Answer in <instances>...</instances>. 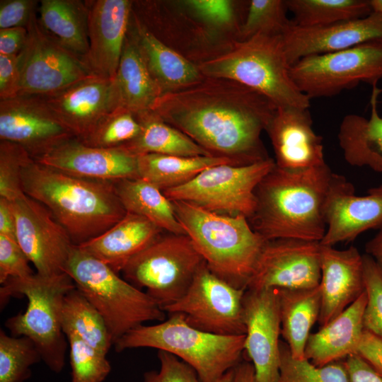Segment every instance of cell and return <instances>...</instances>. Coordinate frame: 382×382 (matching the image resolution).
<instances>
[{
    "mask_svg": "<svg viewBox=\"0 0 382 382\" xmlns=\"http://www.w3.org/2000/svg\"><path fill=\"white\" fill-rule=\"evenodd\" d=\"M277 108L232 80L204 77L162 95L153 112L212 156L248 165L269 158L261 139Z\"/></svg>",
    "mask_w": 382,
    "mask_h": 382,
    "instance_id": "1",
    "label": "cell"
},
{
    "mask_svg": "<svg viewBox=\"0 0 382 382\" xmlns=\"http://www.w3.org/2000/svg\"><path fill=\"white\" fill-rule=\"evenodd\" d=\"M332 172L327 163L289 170L276 166L257 185L248 221L265 240L320 242L326 231L325 204Z\"/></svg>",
    "mask_w": 382,
    "mask_h": 382,
    "instance_id": "2",
    "label": "cell"
},
{
    "mask_svg": "<svg viewBox=\"0 0 382 382\" xmlns=\"http://www.w3.org/2000/svg\"><path fill=\"white\" fill-rule=\"evenodd\" d=\"M21 180L24 193L51 212L75 245L105 232L127 213L114 181L74 176L33 158L23 167Z\"/></svg>",
    "mask_w": 382,
    "mask_h": 382,
    "instance_id": "3",
    "label": "cell"
},
{
    "mask_svg": "<svg viewBox=\"0 0 382 382\" xmlns=\"http://www.w3.org/2000/svg\"><path fill=\"white\" fill-rule=\"evenodd\" d=\"M196 64L204 76L238 82L266 97L277 108H310L311 99L291 76L282 35L257 34L231 41Z\"/></svg>",
    "mask_w": 382,
    "mask_h": 382,
    "instance_id": "4",
    "label": "cell"
},
{
    "mask_svg": "<svg viewBox=\"0 0 382 382\" xmlns=\"http://www.w3.org/2000/svg\"><path fill=\"white\" fill-rule=\"evenodd\" d=\"M176 218L208 268L232 286L246 290L267 242L242 215L213 213L171 201Z\"/></svg>",
    "mask_w": 382,
    "mask_h": 382,
    "instance_id": "5",
    "label": "cell"
},
{
    "mask_svg": "<svg viewBox=\"0 0 382 382\" xmlns=\"http://www.w3.org/2000/svg\"><path fill=\"white\" fill-rule=\"evenodd\" d=\"M245 337L207 332L173 313L156 324L137 327L114 345L117 352L141 347L166 351L192 367L201 382H214L242 361Z\"/></svg>",
    "mask_w": 382,
    "mask_h": 382,
    "instance_id": "6",
    "label": "cell"
},
{
    "mask_svg": "<svg viewBox=\"0 0 382 382\" xmlns=\"http://www.w3.org/2000/svg\"><path fill=\"white\" fill-rule=\"evenodd\" d=\"M75 287L66 272L51 276L35 272L28 277L10 279L0 289L1 306L10 297H27L25 311L7 319L5 325L12 336L30 339L42 360L56 374L64 368L68 343L62 323L63 301Z\"/></svg>",
    "mask_w": 382,
    "mask_h": 382,
    "instance_id": "7",
    "label": "cell"
},
{
    "mask_svg": "<svg viewBox=\"0 0 382 382\" xmlns=\"http://www.w3.org/2000/svg\"><path fill=\"white\" fill-rule=\"evenodd\" d=\"M64 272L101 314L114 345L144 323L166 318V312L146 292L78 245L73 246Z\"/></svg>",
    "mask_w": 382,
    "mask_h": 382,
    "instance_id": "8",
    "label": "cell"
},
{
    "mask_svg": "<svg viewBox=\"0 0 382 382\" xmlns=\"http://www.w3.org/2000/svg\"><path fill=\"white\" fill-rule=\"evenodd\" d=\"M204 262L187 235L163 232L121 272L163 310L185 294Z\"/></svg>",
    "mask_w": 382,
    "mask_h": 382,
    "instance_id": "9",
    "label": "cell"
},
{
    "mask_svg": "<svg viewBox=\"0 0 382 382\" xmlns=\"http://www.w3.org/2000/svg\"><path fill=\"white\" fill-rule=\"evenodd\" d=\"M274 166L272 158L242 166L219 164L163 192L170 201L185 202L219 214L242 215L248 220L256 206L255 189Z\"/></svg>",
    "mask_w": 382,
    "mask_h": 382,
    "instance_id": "10",
    "label": "cell"
},
{
    "mask_svg": "<svg viewBox=\"0 0 382 382\" xmlns=\"http://www.w3.org/2000/svg\"><path fill=\"white\" fill-rule=\"evenodd\" d=\"M290 74L299 90L310 99L332 97L361 82L377 86L382 79V39L305 57L291 65Z\"/></svg>",
    "mask_w": 382,
    "mask_h": 382,
    "instance_id": "11",
    "label": "cell"
},
{
    "mask_svg": "<svg viewBox=\"0 0 382 382\" xmlns=\"http://www.w3.org/2000/svg\"><path fill=\"white\" fill-rule=\"evenodd\" d=\"M245 289L214 274L205 262L185 294L163 311L179 313L191 326L216 335H245L243 300Z\"/></svg>",
    "mask_w": 382,
    "mask_h": 382,
    "instance_id": "12",
    "label": "cell"
},
{
    "mask_svg": "<svg viewBox=\"0 0 382 382\" xmlns=\"http://www.w3.org/2000/svg\"><path fill=\"white\" fill-rule=\"evenodd\" d=\"M21 52L18 95L50 96L91 76L83 59L60 45L40 25L35 13Z\"/></svg>",
    "mask_w": 382,
    "mask_h": 382,
    "instance_id": "13",
    "label": "cell"
},
{
    "mask_svg": "<svg viewBox=\"0 0 382 382\" xmlns=\"http://www.w3.org/2000/svg\"><path fill=\"white\" fill-rule=\"evenodd\" d=\"M16 217V240L36 270L61 274L74 245L66 231L42 204L23 193L11 201Z\"/></svg>",
    "mask_w": 382,
    "mask_h": 382,
    "instance_id": "14",
    "label": "cell"
},
{
    "mask_svg": "<svg viewBox=\"0 0 382 382\" xmlns=\"http://www.w3.org/2000/svg\"><path fill=\"white\" fill-rule=\"evenodd\" d=\"M318 241L295 238L267 241L246 289H306L319 285Z\"/></svg>",
    "mask_w": 382,
    "mask_h": 382,
    "instance_id": "15",
    "label": "cell"
},
{
    "mask_svg": "<svg viewBox=\"0 0 382 382\" xmlns=\"http://www.w3.org/2000/svg\"><path fill=\"white\" fill-rule=\"evenodd\" d=\"M76 137L42 96L18 95L0 100V141L21 146L35 159Z\"/></svg>",
    "mask_w": 382,
    "mask_h": 382,
    "instance_id": "16",
    "label": "cell"
},
{
    "mask_svg": "<svg viewBox=\"0 0 382 382\" xmlns=\"http://www.w3.org/2000/svg\"><path fill=\"white\" fill-rule=\"evenodd\" d=\"M244 354L257 382H277L280 367L281 319L277 289H246L243 300Z\"/></svg>",
    "mask_w": 382,
    "mask_h": 382,
    "instance_id": "17",
    "label": "cell"
},
{
    "mask_svg": "<svg viewBox=\"0 0 382 382\" xmlns=\"http://www.w3.org/2000/svg\"><path fill=\"white\" fill-rule=\"evenodd\" d=\"M326 231L321 245L349 242L361 233L382 228V184L357 195L352 183L332 173L325 204Z\"/></svg>",
    "mask_w": 382,
    "mask_h": 382,
    "instance_id": "18",
    "label": "cell"
},
{
    "mask_svg": "<svg viewBox=\"0 0 382 382\" xmlns=\"http://www.w3.org/2000/svg\"><path fill=\"white\" fill-rule=\"evenodd\" d=\"M289 64L307 56L346 50L382 39V13L319 27H303L293 20L282 35Z\"/></svg>",
    "mask_w": 382,
    "mask_h": 382,
    "instance_id": "19",
    "label": "cell"
},
{
    "mask_svg": "<svg viewBox=\"0 0 382 382\" xmlns=\"http://www.w3.org/2000/svg\"><path fill=\"white\" fill-rule=\"evenodd\" d=\"M34 160L69 175L88 179L115 181L139 178L137 156L122 146L94 147L76 137L64 141Z\"/></svg>",
    "mask_w": 382,
    "mask_h": 382,
    "instance_id": "20",
    "label": "cell"
},
{
    "mask_svg": "<svg viewBox=\"0 0 382 382\" xmlns=\"http://www.w3.org/2000/svg\"><path fill=\"white\" fill-rule=\"evenodd\" d=\"M87 4L89 49L84 62L93 75L112 80L127 34L132 1L88 0Z\"/></svg>",
    "mask_w": 382,
    "mask_h": 382,
    "instance_id": "21",
    "label": "cell"
},
{
    "mask_svg": "<svg viewBox=\"0 0 382 382\" xmlns=\"http://www.w3.org/2000/svg\"><path fill=\"white\" fill-rule=\"evenodd\" d=\"M265 132L277 167L295 170L326 163L323 137L313 130L309 108H277Z\"/></svg>",
    "mask_w": 382,
    "mask_h": 382,
    "instance_id": "22",
    "label": "cell"
},
{
    "mask_svg": "<svg viewBox=\"0 0 382 382\" xmlns=\"http://www.w3.org/2000/svg\"><path fill=\"white\" fill-rule=\"evenodd\" d=\"M319 286L321 306L318 322L322 327L365 291L363 255L354 246L337 250L321 245Z\"/></svg>",
    "mask_w": 382,
    "mask_h": 382,
    "instance_id": "23",
    "label": "cell"
},
{
    "mask_svg": "<svg viewBox=\"0 0 382 382\" xmlns=\"http://www.w3.org/2000/svg\"><path fill=\"white\" fill-rule=\"evenodd\" d=\"M42 97L58 119L79 139L86 137L106 114L117 109L112 80L96 76Z\"/></svg>",
    "mask_w": 382,
    "mask_h": 382,
    "instance_id": "24",
    "label": "cell"
},
{
    "mask_svg": "<svg viewBox=\"0 0 382 382\" xmlns=\"http://www.w3.org/2000/svg\"><path fill=\"white\" fill-rule=\"evenodd\" d=\"M366 294L320 329L310 335L305 347V358L317 366L342 361L356 354L364 331L363 316Z\"/></svg>",
    "mask_w": 382,
    "mask_h": 382,
    "instance_id": "25",
    "label": "cell"
},
{
    "mask_svg": "<svg viewBox=\"0 0 382 382\" xmlns=\"http://www.w3.org/2000/svg\"><path fill=\"white\" fill-rule=\"evenodd\" d=\"M163 232L144 217L127 212L105 232L78 246L118 274L133 257Z\"/></svg>",
    "mask_w": 382,
    "mask_h": 382,
    "instance_id": "26",
    "label": "cell"
},
{
    "mask_svg": "<svg viewBox=\"0 0 382 382\" xmlns=\"http://www.w3.org/2000/svg\"><path fill=\"white\" fill-rule=\"evenodd\" d=\"M129 29L163 95L192 86L205 77L196 63L156 38L132 13Z\"/></svg>",
    "mask_w": 382,
    "mask_h": 382,
    "instance_id": "27",
    "label": "cell"
},
{
    "mask_svg": "<svg viewBox=\"0 0 382 382\" xmlns=\"http://www.w3.org/2000/svg\"><path fill=\"white\" fill-rule=\"evenodd\" d=\"M112 85L116 108L135 115L153 110L163 95L129 28Z\"/></svg>",
    "mask_w": 382,
    "mask_h": 382,
    "instance_id": "28",
    "label": "cell"
},
{
    "mask_svg": "<svg viewBox=\"0 0 382 382\" xmlns=\"http://www.w3.org/2000/svg\"><path fill=\"white\" fill-rule=\"evenodd\" d=\"M381 90L373 86L369 118L348 114L341 121L337 139L344 158L352 166H366L382 173V117L377 110Z\"/></svg>",
    "mask_w": 382,
    "mask_h": 382,
    "instance_id": "29",
    "label": "cell"
},
{
    "mask_svg": "<svg viewBox=\"0 0 382 382\" xmlns=\"http://www.w3.org/2000/svg\"><path fill=\"white\" fill-rule=\"evenodd\" d=\"M37 15L49 35L84 61L89 49L87 1L41 0Z\"/></svg>",
    "mask_w": 382,
    "mask_h": 382,
    "instance_id": "30",
    "label": "cell"
},
{
    "mask_svg": "<svg viewBox=\"0 0 382 382\" xmlns=\"http://www.w3.org/2000/svg\"><path fill=\"white\" fill-rule=\"evenodd\" d=\"M281 334L296 359L305 358L311 330L318 320L321 306L319 285L306 289H277Z\"/></svg>",
    "mask_w": 382,
    "mask_h": 382,
    "instance_id": "31",
    "label": "cell"
},
{
    "mask_svg": "<svg viewBox=\"0 0 382 382\" xmlns=\"http://www.w3.org/2000/svg\"><path fill=\"white\" fill-rule=\"evenodd\" d=\"M116 194L127 212L144 217L166 232L186 234L163 191L141 178L114 181Z\"/></svg>",
    "mask_w": 382,
    "mask_h": 382,
    "instance_id": "32",
    "label": "cell"
},
{
    "mask_svg": "<svg viewBox=\"0 0 382 382\" xmlns=\"http://www.w3.org/2000/svg\"><path fill=\"white\" fill-rule=\"evenodd\" d=\"M141 130L132 141L121 146L138 156L158 154L179 156H212L180 130L168 124L152 110L136 115Z\"/></svg>",
    "mask_w": 382,
    "mask_h": 382,
    "instance_id": "33",
    "label": "cell"
},
{
    "mask_svg": "<svg viewBox=\"0 0 382 382\" xmlns=\"http://www.w3.org/2000/svg\"><path fill=\"white\" fill-rule=\"evenodd\" d=\"M224 163L236 165L231 159L214 156L147 154L137 156V171L139 178L164 191L187 183L209 167Z\"/></svg>",
    "mask_w": 382,
    "mask_h": 382,
    "instance_id": "34",
    "label": "cell"
},
{
    "mask_svg": "<svg viewBox=\"0 0 382 382\" xmlns=\"http://www.w3.org/2000/svg\"><path fill=\"white\" fill-rule=\"evenodd\" d=\"M62 323L65 335H74L104 354L114 345L103 316L76 287L64 296Z\"/></svg>",
    "mask_w": 382,
    "mask_h": 382,
    "instance_id": "35",
    "label": "cell"
},
{
    "mask_svg": "<svg viewBox=\"0 0 382 382\" xmlns=\"http://www.w3.org/2000/svg\"><path fill=\"white\" fill-rule=\"evenodd\" d=\"M293 21L303 27H319L364 18L372 13L369 0H286Z\"/></svg>",
    "mask_w": 382,
    "mask_h": 382,
    "instance_id": "36",
    "label": "cell"
},
{
    "mask_svg": "<svg viewBox=\"0 0 382 382\" xmlns=\"http://www.w3.org/2000/svg\"><path fill=\"white\" fill-rule=\"evenodd\" d=\"M42 360L27 337L9 336L0 330V382H24L31 376L30 367Z\"/></svg>",
    "mask_w": 382,
    "mask_h": 382,
    "instance_id": "37",
    "label": "cell"
},
{
    "mask_svg": "<svg viewBox=\"0 0 382 382\" xmlns=\"http://www.w3.org/2000/svg\"><path fill=\"white\" fill-rule=\"evenodd\" d=\"M140 130L141 125L136 115L119 108L106 114L91 132L80 140L94 147L117 148L134 139Z\"/></svg>",
    "mask_w": 382,
    "mask_h": 382,
    "instance_id": "38",
    "label": "cell"
},
{
    "mask_svg": "<svg viewBox=\"0 0 382 382\" xmlns=\"http://www.w3.org/2000/svg\"><path fill=\"white\" fill-rule=\"evenodd\" d=\"M277 382H349L342 361L317 366L307 359H296L280 342V367Z\"/></svg>",
    "mask_w": 382,
    "mask_h": 382,
    "instance_id": "39",
    "label": "cell"
},
{
    "mask_svg": "<svg viewBox=\"0 0 382 382\" xmlns=\"http://www.w3.org/2000/svg\"><path fill=\"white\" fill-rule=\"evenodd\" d=\"M284 0H252L241 26L238 40H247L257 34L282 35L291 22Z\"/></svg>",
    "mask_w": 382,
    "mask_h": 382,
    "instance_id": "40",
    "label": "cell"
},
{
    "mask_svg": "<svg viewBox=\"0 0 382 382\" xmlns=\"http://www.w3.org/2000/svg\"><path fill=\"white\" fill-rule=\"evenodd\" d=\"M66 337L69 345L71 382H103L111 371L107 354L74 335Z\"/></svg>",
    "mask_w": 382,
    "mask_h": 382,
    "instance_id": "41",
    "label": "cell"
},
{
    "mask_svg": "<svg viewBox=\"0 0 382 382\" xmlns=\"http://www.w3.org/2000/svg\"><path fill=\"white\" fill-rule=\"evenodd\" d=\"M32 159L21 146L0 141V197L12 201L24 193L22 170Z\"/></svg>",
    "mask_w": 382,
    "mask_h": 382,
    "instance_id": "42",
    "label": "cell"
},
{
    "mask_svg": "<svg viewBox=\"0 0 382 382\" xmlns=\"http://www.w3.org/2000/svg\"><path fill=\"white\" fill-rule=\"evenodd\" d=\"M366 304L363 316L365 330L382 339V270L369 255H363Z\"/></svg>",
    "mask_w": 382,
    "mask_h": 382,
    "instance_id": "43",
    "label": "cell"
},
{
    "mask_svg": "<svg viewBox=\"0 0 382 382\" xmlns=\"http://www.w3.org/2000/svg\"><path fill=\"white\" fill-rule=\"evenodd\" d=\"M183 5L213 29L231 28L240 33L235 4L228 0H188ZM239 37V35H238Z\"/></svg>",
    "mask_w": 382,
    "mask_h": 382,
    "instance_id": "44",
    "label": "cell"
},
{
    "mask_svg": "<svg viewBox=\"0 0 382 382\" xmlns=\"http://www.w3.org/2000/svg\"><path fill=\"white\" fill-rule=\"evenodd\" d=\"M16 240L0 235V284L10 279L25 278L35 272Z\"/></svg>",
    "mask_w": 382,
    "mask_h": 382,
    "instance_id": "45",
    "label": "cell"
},
{
    "mask_svg": "<svg viewBox=\"0 0 382 382\" xmlns=\"http://www.w3.org/2000/svg\"><path fill=\"white\" fill-rule=\"evenodd\" d=\"M158 371L144 374L143 382H201L195 369L189 364L166 351H158Z\"/></svg>",
    "mask_w": 382,
    "mask_h": 382,
    "instance_id": "46",
    "label": "cell"
},
{
    "mask_svg": "<svg viewBox=\"0 0 382 382\" xmlns=\"http://www.w3.org/2000/svg\"><path fill=\"white\" fill-rule=\"evenodd\" d=\"M40 1L1 0L0 30L11 28H27L33 16L37 13Z\"/></svg>",
    "mask_w": 382,
    "mask_h": 382,
    "instance_id": "47",
    "label": "cell"
},
{
    "mask_svg": "<svg viewBox=\"0 0 382 382\" xmlns=\"http://www.w3.org/2000/svg\"><path fill=\"white\" fill-rule=\"evenodd\" d=\"M21 52L17 55L0 54V100L18 95Z\"/></svg>",
    "mask_w": 382,
    "mask_h": 382,
    "instance_id": "48",
    "label": "cell"
},
{
    "mask_svg": "<svg viewBox=\"0 0 382 382\" xmlns=\"http://www.w3.org/2000/svg\"><path fill=\"white\" fill-rule=\"evenodd\" d=\"M357 354L382 376V339L364 330Z\"/></svg>",
    "mask_w": 382,
    "mask_h": 382,
    "instance_id": "49",
    "label": "cell"
},
{
    "mask_svg": "<svg viewBox=\"0 0 382 382\" xmlns=\"http://www.w3.org/2000/svg\"><path fill=\"white\" fill-rule=\"evenodd\" d=\"M349 382H382V376L357 354L342 360Z\"/></svg>",
    "mask_w": 382,
    "mask_h": 382,
    "instance_id": "50",
    "label": "cell"
},
{
    "mask_svg": "<svg viewBox=\"0 0 382 382\" xmlns=\"http://www.w3.org/2000/svg\"><path fill=\"white\" fill-rule=\"evenodd\" d=\"M27 38L26 28L18 27L0 30V54H19L25 47Z\"/></svg>",
    "mask_w": 382,
    "mask_h": 382,
    "instance_id": "51",
    "label": "cell"
},
{
    "mask_svg": "<svg viewBox=\"0 0 382 382\" xmlns=\"http://www.w3.org/2000/svg\"><path fill=\"white\" fill-rule=\"evenodd\" d=\"M0 235L16 240V222L11 202L1 197H0Z\"/></svg>",
    "mask_w": 382,
    "mask_h": 382,
    "instance_id": "52",
    "label": "cell"
},
{
    "mask_svg": "<svg viewBox=\"0 0 382 382\" xmlns=\"http://www.w3.org/2000/svg\"><path fill=\"white\" fill-rule=\"evenodd\" d=\"M233 382H257L254 367L249 360H242L234 368Z\"/></svg>",
    "mask_w": 382,
    "mask_h": 382,
    "instance_id": "53",
    "label": "cell"
},
{
    "mask_svg": "<svg viewBox=\"0 0 382 382\" xmlns=\"http://www.w3.org/2000/svg\"><path fill=\"white\" fill-rule=\"evenodd\" d=\"M365 250L382 270V228L366 243Z\"/></svg>",
    "mask_w": 382,
    "mask_h": 382,
    "instance_id": "54",
    "label": "cell"
},
{
    "mask_svg": "<svg viewBox=\"0 0 382 382\" xmlns=\"http://www.w3.org/2000/svg\"><path fill=\"white\" fill-rule=\"evenodd\" d=\"M234 368L228 370L214 382H233Z\"/></svg>",
    "mask_w": 382,
    "mask_h": 382,
    "instance_id": "55",
    "label": "cell"
},
{
    "mask_svg": "<svg viewBox=\"0 0 382 382\" xmlns=\"http://www.w3.org/2000/svg\"><path fill=\"white\" fill-rule=\"evenodd\" d=\"M372 13H382V0H369Z\"/></svg>",
    "mask_w": 382,
    "mask_h": 382,
    "instance_id": "56",
    "label": "cell"
}]
</instances>
